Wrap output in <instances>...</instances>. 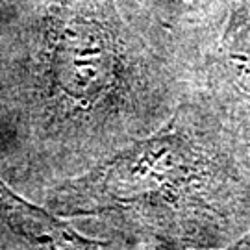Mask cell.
I'll return each mask as SVG.
<instances>
[{
    "mask_svg": "<svg viewBox=\"0 0 250 250\" xmlns=\"http://www.w3.org/2000/svg\"><path fill=\"white\" fill-rule=\"evenodd\" d=\"M48 67L54 87L80 107H95L115 89L121 56L106 22L83 9H67L50 30Z\"/></svg>",
    "mask_w": 250,
    "mask_h": 250,
    "instance_id": "1",
    "label": "cell"
},
{
    "mask_svg": "<svg viewBox=\"0 0 250 250\" xmlns=\"http://www.w3.org/2000/svg\"><path fill=\"white\" fill-rule=\"evenodd\" d=\"M189 143L174 130H163L128 146L87 180L83 191L95 200L128 202L158 195L186 182L193 170Z\"/></svg>",
    "mask_w": 250,
    "mask_h": 250,
    "instance_id": "2",
    "label": "cell"
},
{
    "mask_svg": "<svg viewBox=\"0 0 250 250\" xmlns=\"http://www.w3.org/2000/svg\"><path fill=\"white\" fill-rule=\"evenodd\" d=\"M0 213L6 221L22 233L24 237L37 243L52 245H85V239L63 226L52 215L41 211L36 206L21 200L0 182Z\"/></svg>",
    "mask_w": 250,
    "mask_h": 250,
    "instance_id": "3",
    "label": "cell"
},
{
    "mask_svg": "<svg viewBox=\"0 0 250 250\" xmlns=\"http://www.w3.org/2000/svg\"><path fill=\"white\" fill-rule=\"evenodd\" d=\"M239 60L241 63H247V65H241V71L245 72V76L250 78V26H247V30H243V39L239 43Z\"/></svg>",
    "mask_w": 250,
    "mask_h": 250,
    "instance_id": "4",
    "label": "cell"
}]
</instances>
